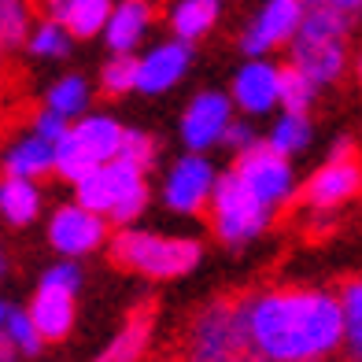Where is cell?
<instances>
[{
    "instance_id": "74e56055",
    "label": "cell",
    "mask_w": 362,
    "mask_h": 362,
    "mask_svg": "<svg viewBox=\"0 0 362 362\" xmlns=\"http://www.w3.org/2000/svg\"><path fill=\"white\" fill-rule=\"evenodd\" d=\"M329 159H355V141L351 137H340V141H333V148H329Z\"/></svg>"
},
{
    "instance_id": "ab89813d",
    "label": "cell",
    "mask_w": 362,
    "mask_h": 362,
    "mask_svg": "<svg viewBox=\"0 0 362 362\" xmlns=\"http://www.w3.org/2000/svg\"><path fill=\"white\" fill-rule=\"evenodd\" d=\"M229 362H267L259 351H244V355H237V358H229Z\"/></svg>"
},
{
    "instance_id": "4dcf8cb0",
    "label": "cell",
    "mask_w": 362,
    "mask_h": 362,
    "mask_svg": "<svg viewBox=\"0 0 362 362\" xmlns=\"http://www.w3.org/2000/svg\"><path fill=\"white\" fill-rule=\"evenodd\" d=\"M100 86L107 96L137 93V56H111L100 71Z\"/></svg>"
},
{
    "instance_id": "9a60e30c",
    "label": "cell",
    "mask_w": 362,
    "mask_h": 362,
    "mask_svg": "<svg viewBox=\"0 0 362 362\" xmlns=\"http://www.w3.org/2000/svg\"><path fill=\"white\" fill-rule=\"evenodd\" d=\"M152 4H141V0H119L107 19V30H104V41L111 48V56H134L137 45L148 37L152 30Z\"/></svg>"
},
{
    "instance_id": "f35d334b",
    "label": "cell",
    "mask_w": 362,
    "mask_h": 362,
    "mask_svg": "<svg viewBox=\"0 0 362 362\" xmlns=\"http://www.w3.org/2000/svg\"><path fill=\"white\" fill-rule=\"evenodd\" d=\"M15 358H19V351H15L4 337H0V362H15Z\"/></svg>"
},
{
    "instance_id": "d6986e66",
    "label": "cell",
    "mask_w": 362,
    "mask_h": 362,
    "mask_svg": "<svg viewBox=\"0 0 362 362\" xmlns=\"http://www.w3.org/2000/svg\"><path fill=\"white\" fill-rule=\"evenodd\" d=\"M222 15V0H177L170 8V34L181 45H196L215 30Z\"/></svg>"
},
{
    "instance_id": "e0dca14e",
    "label": "cell",
    "mask_w": 362,
    "mask_h": 362,
    "mask_svg": "<svg viewBox=\"0 0 362 362\" xmlns=\"http://www.w3.org/2000/svg\"><path fill=\"white\" fill-rule=\"evenodd\" d=\"M152 329H156V307L141 303L137 310H129V318L107 340V348L96 355V362H141L148 344H152Z\"/></svg>"
},
{
    "instance_id": "277c9868",
    "label": "cell",
    "mask_w": 362,
    "mask_h": 362,
    "mask_svg": "<svg viewBox=\"0 0 362 362\" xmlns=\"http://www.w3.org/2000/svg\"><path fill=\"white\" fill-rule=\"evenodd\" d=\"M252 351L248 340V303L222 296L192 315L185 333V362H229Z\"/></svg>"
},
{
    "instance_id": "836d02e7",
    "label": "cell",
    "mask_w": 362,
    "mask_h": 362,
    "mask_svg": "<svg viewBox=\"0 0 362 362\" xmlns=\"http://www.w3.org/2000/svg\"><path fill=\"white\" fill-rule=\"evenodd\" d=\"M222 144H226L237 159H240V156H248L252 148H259L262 141H259L255 126H252L248 119H233V122H229V129H226V137H222Z\"/></svg>"
},
{
    "instance_id": "7c38bea8",
    "label": "cell",
    "mask_w": 362,
    "mask_h": 362,
    "mask_svg": "<svg viewBox=\"0 0 362 362\" xmlns=\"http://www.w3.org/2000/svg\"><path fill=\"white\" fill-rule=\"evenodd\" d=\"M229 96L244 115H270L281 107V67L270 59H244L233 74Z\"/></svg>"
},
{
    "instance_id": "44dd1931",
    "label": "cell",
    "mask_w": 362,
    "mask_h": 362,
    "mask_svg": "<svg viewBox=\"0 0 362 362\" xmlns=\"http://www.w3.org/2000/svg\"><path fill=\"white\" fill-rule=\"evenodd\" d=\"M89 100H93V86L81 74H63L56 78L45 93V111L59 115V119H86L89 115Z\"/></svg>"
},
{
    "instance_id": "8fae6325",
    "label": "cell",
    "mask_w": 362,
    "mask_h": 362,
    "mask_svg": "<svg viewBox=\"0 0 362 362\" xmlns=\"http://www.w3.org/2000/svg\"><path fill=\"white\" fill-rule=\"evenodd\" d=\"M107 240V218L93 215L81 204H63L56 207V215L48 218V244L63 255V259H81L96 252Z\"/></svg>"
},
{
    "instance_id": "d590c367",
    "label": "cell",
    "mask_w": 362,
    "mask_h": 362,
    "mask_svg": "<svg viewBox=\"0 0 362 362\" xmlns=\"http://www.w3.org/2000/svg\"><path fill=\"white\" fill-rule=\"evenodd\" d=\"M300 4L307 11H337L351 23H358V15H362V0H300Z\"/></svg>"
},
{
    "instance_id": "5bb4252c",
    "label": "cell",
    "mask_w": 362,
    "mask_h": 362,
    "mask_svg": "<svg viewBox=\"0 0 362 362\" xmlns=\"http://www.w3.org/2000/svg\"><path fill=\"white\" fill-rule=\"evenodd\" d=\"M362 189V163L358 159H325L322 167L307 177L303 200L315 211H333L340 204H348L351 196Z\"/></svg>"
},
{
    "instance_id": "f546056e",
    "label": "cell",
    "mask_w": 362,
    "mask_h": 362,
    "mask_svg": "<svg viewBox=\"0 0 362 362\" xmlns=\"http://www.w3.org/2000/svg\"><path fill=\"white\" fill-rule=\"evenodd\" d=\"M93 170H100V167H96V163L74 144L71 134L56 144V174H59L63 181H71V185H81V181H86Z\"/></svg>"
},
{
    "instance_id": "ac0fdd59",
    "label": "cell",
    "mask_w": 362,
    "mask_h": 362,
    "mask_svg": "<svg viewBox=\"0 0 362 362\" xmlns=\"http://www.w3.org/2000/svg\"><path fill=\"white\" fill-rule=\"evenodd\" d=\"M48 170H56V144L41 141L37 134H26L19 137L8 152H4V174L8 177H23V181H34Z\"/></svg>"
},
{
    "instance_id": "9c48e42d",
    "label": "cell",
    "mask_w": 362,
    "mask_h": 362,
    "mask_svg": "<svg viewBox=\"0 0 362 362\" xmlns=\"http://www.w3.org/2000/svg\"><path fill=\"white\" fill-rule=\"evenodd\" d=\"M307 19V8L300 0H262L259 11L252 15V23L240 34V52L244 59H267L274 48L292 45L300 26Z\"/></svg>"
},
{
    "instance_id": "6da1fadb",
    "label": "cell",
    "mask_w": 362,
    "mask_h": 362,
    "mask_svg": "<svg viewBox=\"0 0 362 362\" xmlns=\"http://www.w3.org/2000/svg\"><path fill=\"white\" fill-rule=\"evenodd\" d=\"M248 340L267 362H329L344 351L340 296L288 285L248 296Z\"/></svg>"
},
{
    "instance_id": "60d3db41",
    "label": "cell",
    "mask_w": 362,
    "mask_h": 362,
    "mask_svg": "<svg viewBox=\"0 0 362 362\" xmlns=\"http://www.w3.org/2000/svg\"><path fill=\"white\" fill-rule=\"evenodd\" d=\"M8 274V255H4V244H0V277Z\"/></svg>"
},
{
    "instance_id": "b9f144b4",
    "label": "cell",
    "mask_w": 362,
    "mask_h": 362,
    "mask_svg": "<svg viewBox=\"0 0 362 362\" xmlns=\"http://www.w3.org/2000/svg\"><path fill=\"white\" fill-rule=\"evenodd\" d=\"M8 310H11V307H4V303H0V337H4V322H8Z\"/></svg>"
},
{
    "instance_id": "ee69618b",
    "label": "cell",
    "mask_w": 362,
    "mask_h": 362,
    "mask_svg": "<svg viewBox=\"0 0 362 362\" xmlns=\"http://www.w3.org/2000/svg\"><path fill=\"white\" fill-rule=\"evenodd\" d=\"M0 67H4V45H0Z\"/></svg>"
},
{
    "instance_id": "7bdbcfd3",
    "label": "cell",
    "mask_w": 362,
    "mask_h": 362,
    "mask_svg": "<svg viewBox=\"0 0 362 362\" xmlns=\"http://www.w3.org/2000/svg\"><path fill=\"white\" fill-rule=\"evenodd\" d=\"M355 78H358V86H362V52H358V59H355Z\"/></svg>"
},
{
    "instance_id": "f1b7e54d",
    "label": "cell",
    "mask_w": 362,
    "mask_h": 362,
    "mask_svg": "<svg viewBox=\"0 0 362 362\" xmlns=\"http://www.w3.org/2000/svg\"><path fill=\"white\" fill-rule=\"evenodd\" d=\"M30 52L41 56V59H63V56H71V30L67 26H59L52 19H45L34 26V34H30Z\"/></svg>"
},
{
    "instance_id": "7a4b0ae2",
    "label": "cell",
    "mask_w": 362,
    "mask_h": 362,
    "mask_svg": "<svg viewBox=\"0 0 362 362\" xmlns=\"http://www.w3.org/2000/svg\"><path fill=\"white\" fill-rule=\"evenodd\" d=\"M107 248L119 267L141 277H152V281L185 277L204 259V244L196 237H170V233H156V229H122V233H115Z\"/></svg>"
},
{
    "instance_id": "d6a6232c",
    "label": "cell",
    "mask_w": 362,
    "mask_h": 362,
    "mask_svg": "<svg viewBox=\"0 0 362 362\" xmlns=\"http://www.w3.org/2000/svg\"><path fill=\"white\" fill-rule=\"evenodd\" d=\"M37 288L74 296V292L81 288V267H78V262H71V259H63V262H56V267H48V270L41 274V285H37Z\"/></svg>"
},
{
    "instance_id": "2e32d148",
    "label": "cell",
    "mask_w": 362,
    "mask_h": 362,
    "mask_svg": "<svg viewBox=\"0 0 362 362\" xmlns=\"http://www.w3.org/2000/svg\"><path fill=\"white\" fill-rule=\"evenodd\" d=\"M71 137H74V144L81 148V152L96 163V167H104V163L119 159L126 126L119 119H111V115H86V119H78L71 126Z\"/></svg>"
},
{
    "instance_id": "3957f363",
    "label": "cell",
    "mask_w": 362,
    "mask_h": 362,
    "mask_svg": "<svg viewBox=\"0 0 362 362\" xmlns=\"http://www.w3.org/2000/svg\"><path fill=\"white\" fill-rule=\"evenodd\" d=\"M351 19L337 11H307L296 41L288 45V63L300 74H307L318 89L333 86L348 71V34Z\"/></svg>"
},
{
    "instance_id": "e575fe53",
    "label": "cell",
    "mask_w": 362,
    "mask_h": 362,
    "mask_svg": "<svg viewBox=\"0 0 362 362\" xmlns=\"http://www.w3.org/2000/svg\"><path fill=\"white\" fill-rule=\"evenodd\" d=\"M30 134H37V137L48 141V144H59L63 137L71 134V122L59 119V115H52V111H37V115H34V129H30Z\"/></svg>"
},
{
    "instance_id": "ba28073f",
    "label": "cell",
    "mask_w": 362,
    "mask_h": 362,
    "mask_svg": "<svg viewBox=\"0 0 362 362\" xmlns=\"http://www.w3.org/2000/svg\"><path fill=\"white\" fill-rule=\"evenodd\" d=\"M233 170L244 181V189H248L259 204H267L270 211L292 204V196L300 192V181H296L292 159L277 156L270 144H259V148H252L248 156H240L233 163Z\"/></svg>"
},
{
    "instance_id": "83f0119b",
    "label": "cell",
    "mask_w": 362,
    "mask_h": 362,
    "mask_svg": "<svg viewBox=\"0 0 362 362\" xmlns=\"http://www.w3.org/2000/svg\"><path fill=\"white\" fill-rule=\"evenodd\" d=\"M4 340H8L19 355H26V358L41 355V348H45V337L37 333V325H34V318H30V310H19V307H11V310H8Z\"/></svg>"
},
{
    "instance_id": "4fadbf2b",
    "label": "cell",
    "mask_w": 362,
    "mask_h": 362,
    "mask_svg": "<svg viewBox=\"0 0 362 362\" xmlns=\"http://www.w3.org/2000/svg\"><path fill=\"white\" fill-rule=\"evenodd\" d=\"M189 67H192V45H181L174 37L159 41L144 56H137V93L144 96L170 93L189 74Z\"/></svg>"
},
{
    "instance_id": "52a82bcc",
    "label": "cell",
    "mask_w": 362,
    "mask_h": 362,
    "mask_svg": "<svg viewBox=\"0 0 362 362\" xmlns=\"http://www.w3.org/2000/svg\"><path fill=\"white\" fill-rule=\"evenodd\" d=\"M215 185H218L215 163L207 156L185 152L170 163L167 177H163V207H167L170 215L192 218V215H200L204 207H211Z\"/></svg>"
},
{
    "instance_id": "ffe728a7",
    "label": "cell",
    "mask_w": 362,
    "mask_h": 362,
    "mask_svg": "<svg viewBox=\"0 0 362 362\" xmlns=\"http://www.w3.org/2000/svg\"><path fill=\"white\" fill-rule=\"evenodd\" d=\"M30 318H34L37 333L48 340H63L74 329V296L67 292H48V288H37L34 303H30Z\"/></svg>"
},
{
    "instance_id": "7402d4cb",
    "label": "cell",
    "mask_w": 362,
    "mask_h": 362,
    "mask_svg": "<svg viewBox=\"0 0 362 362\" xmlns=\"http://www.w3.org/2000/svg\"><path fill=\"white\" fill-rule=\"evenodd\" d=\"M0 215L8 226H30L41 215V189L23 177H4L0 181Z\"/></svg>"
},
{
    "instance_id": "484cf974",
    "label": "cell",
    "mask_w": 362,
    "mask_h": 362,
    "mask_svg": "<svg viewBox=\"0 0 362 362\" xmlns=\"http://www.w3.org/2000/svg\"><path fill=\"white\" fill-rule=\"evenodd\" d=\"M315 100H318V86L307 74L296 71L292 63H285L281 67V111L285 115H310Z\"/></svg>"
},
{
    "instance_id": "30bf717a",
    "label": "cell",
    "mask_w": 362,
    "mask_h": 362,
    "mask_svg": "<svg viewBox=\"0 0 362 362\" xmlns=\"http://www.w3.org/2000/svg\"><path fill=\"white\" fill-rule=\"evenodd\" d=\"M229 122H233V96L218 89H204L181 111V144L189 152L204 156L215 144H222Z\"/></svg>"
},
{
    "instance_id": "8d00e7d4",
    "label": "cell",
    "mask_w": 362,
    "mask_h": 362,
    "mask_svg": "<svg viewBox=\"0 0 362 362\" xmlns=\"http://www.w3.org/2000/svg\"><path fill=\"white\" fill-rule=\"evenodd\" d=\"M41 4H45V15H48V19L63 26V19H67V11H71L74 0H41Z\"/></svg>"
},
{
    "instance_id": "5b68a950",
    "label": "cell",
    "mask_w": 362,
    "mask_h": 362,
    "mask_svg": "<svg viewBox=\"0 0 362 362\" xmlns=\"http://www.w3.org/2000/svg\"><path fill=\"white\" fill-rule=\"evenodd\" d=\"M148 200H152V192H148L144 170H137L126 159L104 163L81 185H74V204H81L86 211H93V215H100L107 222H119L126 229L148 211Z\"/></svg>"
},
{
    "instance_id": "cb8c5ba5",
    "label": "cell",
    "mask_w": 362,
    "mask_h": 362,
    "mask_svg": "<svg viewBox=\"0 0 362 362\" xmlns=\"http://www.w3.org/2000/svg\"><path fill=\"white\" fill-rule=\"evenodd\" d=\"M337 296L344 310V355L348 362H362V277H348Z\"/></svg>"
},
{
    "instance_id": "f6af8a7d",
    "label": "cell",
    "mask_w": 362,
    "mask_h": 362,
    "mask_svg": "<svg viewBox=\"0 0 362 362\" xmlns=\"http://www.w3.org/2000/svg\"><path fill=\"white\" fill-rule=\"evenodd\" d=\"M141 4H148V0H141Z\"/></svg>"
},
{
    "instance_id": "4316f807",
    "label": "cell",
    "mask_w": 362,
    "mask_h": 362,
    "mask_svg": "<svg viewBox=\"0 0 362 362\" xmlns=\"http://www.w3.org/2000/svg\"><path fill=\"white\" fill-rule=\"evenodd\" d=\"M34 34V8L30 0H0V45L15 48Z\"/></svg>"
},
{
    "instance_id": "8992f818",
    "label": "cell",
    "mask_w": 362,
    "mask_h": 362,
    "mask_svg": "<svg viewBox=\"0 0 362 362\" xmlns=\"http://www.w3.org/2000/svg\"><path fill=\"white\" fill-rule=\"evenodd\" d=\"M211 233H215L226 248H248L252 240H259L274 222V211L267 204H259L255 196L244 189V181L237 170H222L215 196H211Z\"/></svg>"
},
{
    "instance_id": "1f68e13d",
    "label": "cell",
    "mask_w": 362,
    "mask_h": 362,
    "mask_svg": "<svg viewBox=\"0 0 362 362\" xmlns=\"http://www.w3.org/2000/svg\"><path fill=\"white\" fill-rule=\"evenodd\" d=\"M156 152H159V144H156V137H152V134H144V129H126L119 159L134 163L137 170H144V174H148V167L156 163Z\"/></svg>"
},
{
    "instance_id": "d4e9b609",
    "label": "cell",
    "mask_w": 362,
    "mask_h": 362,
    "mask_svg": "<svg viewBox=\"0 0 362 362\" xmlns=\"http://www.w3.org/2000/svg\"><path fill=\"white\" fill-rule=\"evenodd\" d=\"M111 11H115V0H74L63 26L71 30V37H96L107 30Z\"/></svg>"
},
{
    "instance_id": "603a6c76",
    "label": "cell",
    "mask_w": 362,
    "mask_h": 362,
    "mask_svg": "<svg viewBox=\"0 0 362 362\" xmlns=\"http://www.w3.org/2000/svg\"><path fill=\"white\" fill-rule=\"evenodd\" d=\"M310 141H315V126H310V115H277V122L270 126V134H267V144L274 148L277 156H300L310 148Z\"/></svg>"
}]
</instances>
